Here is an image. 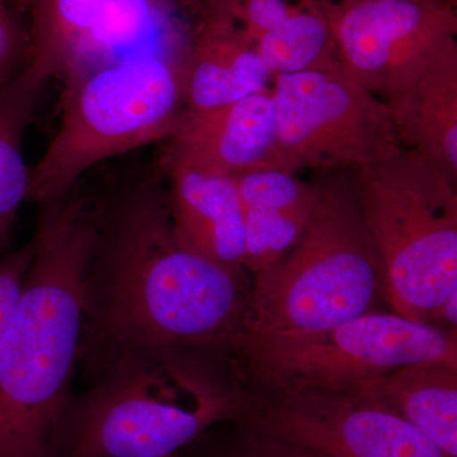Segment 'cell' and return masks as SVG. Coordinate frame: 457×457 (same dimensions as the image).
Instances as JSON below:
<instances>
[{
    "mask_svg": "<svg viewBox=\"0 0 457 457\" xmlns=\"http://www.w3.org/2000/svg\"><path fill=\"white\" fill-rule=\"evenodd\" d=\"M26 17L31 64L65 88L141 51L183 59L192 32L174 0H29Z\"/></svg>",
    "mask_w": 457,
    "mask_h": 457,
    "instance_id": "obj_9",
    "label": "cell"
},
{
    "mask_svg": "<svg viewBox=\"0 0 457 457\" xmlns=\"http://www.w3.org/2000/svg\"><path fill=\"white\" fill-rule=\"evenodd\" d=\"M203 3L204 7L230 18L255 42L290 16L300 0H203Z\"/></svg>",
    "mask_w": 457,
    "mask_h": 457,
    "instance_id": "obj_21",
    "label": "cell"
},
{
    "mask_svg": "<svg viewBox=\"0 0 457 457\" xmlns=\"http://www.w3.org/2000/svg\"><path fill=\"white\" fill-rule=\"evenodd\" d=\"M5 4H8L9 7L14 9V11L18 12V13L22 14L23 17H26L27 7H29V0H3Z\"/></svg>",
    "mask_w": 457,
    "mask_h": 457,
    "instance_id": "obj_24",
    "label": "cell"
},
{
    "mask_svg": "<svg viewBox=\"0 0 457 457\" xmlns=\"http://www.w3.org/2000/svg\"><path fill=\"white\" fill-rule=\"evenodd\" d=\"M177 243L186 251L233 270H245V228L233 177L162 165Z\"/></svg>",
    "mask_w": 457,
    "mask_h": 457,
    "instance_id": "obj_14",
    "label": "cell"
},
{
    "mask_svg": "<svg viewBox=\"0 0 457 457\" xmlns=\"http://www.w3.org/2000/svg\"><path fill=\"white\" fill-rule=\"evenodd\" d=\"M168 457H179V453H176V455H171V456H168Z\"/></svg>",
    "mask_w": 457,
    "mask_h": 457,
    "instance_id": "obj_26",
    "label": "cell"
},
{
    "mask_svg": "<svg viewBox=\"0 0 457 457\" xmlns=\"http://www.w3.org/2000/svg\"><path fill=\"white\" fill-rule=\"evenodd\" d=\"M162 180L153 171L97 207L79 354L93 374L129 352L224 350L245 335V270L179 246Z\"/></svg>",
    "mask_w": 457,
    "mask_h": 457,
    "instance_id": "obj_1",
    "label": "cell"
},
{
    "mask_svg": "<svg viewBox=\"0 0 457 457\" xmlns=\"http://www.w3.org/2000/svg\"><path fill=\"white\" fill-rule=\"evenodd\" d=\"M335 38L339 62L387 107L436 54L456 40V0L317 2Z\"/></svg>",
    "mask_w": 457,
    "mask_h": 457,
    "instance_id": "obj_10",
    "label": "cell"
},
{
    "mask_svg": "<svg viewBox=\"0 0 457 457\" xmlns=\"http://www.w3.org/2000/svg\"><path fill=\"white\" fill-rule=\"evenodd\" d=\"M276 144L275 99L269 90L212 110L183 111L161 164L236 177L275 170Z\"/></svg>",
    "mask_w": 457,
    "mask_h": 457,
    "instance_id": "obj_12",
    "label": "cell"
},
{
    "mask_svg": "<svg viewBox=\"0 0 457 457\" xmlns=\"http://www.w3.org/2000/svg\"><path fill=\"white\" fill-rule=\"evenodd\" d=\"M400 144L457 186V41L442 47L389 107Z\"/></svg>",
    "mask_w": 457,
    "mask_h": 457,
    "instance_id": "obj_16",
    "label": "cell"
},
{
    "mask_svg": "<svg viewBox=\"0 0 457 457\" xmlns=\"http://www.w3.org/2000/svg\"><path fill=\"white\" fill-rule=\"evenodd\" d=\"M275 170H354L402 146L392 111L342 65L275 75Z\"/></svg>",
    "mask_w": 457,
    "mask_h": 457,
    "instance_id": "obj_8",
    "label": "cell"
},
{
    "mask_svg": "<svg viewBox=\"0 0 457 457\" xmlns=\"http://www.w3.org/2000/svg\"><path fill=\"white\" fill-rule=\"evenodd\" d=\"M252 416L251 429L336 457H451L422 433L343 389L297 387Z\"/></svg>",
    "mask_w": 457,
    "mask_h": 457,
    "instance_id": "obj_11",
    "label": "cell"
},
{
    "mask_svg": "<svg viewBox=\"0 0 457 457\" xmlns=\"http://www.w3.org/2000/svg\"><path fill=\"white\" fill-rule=\"evenodd\" d=\"M42 209L35 254L0 341V457H57L82 347L97 207L73 188Z\"/></svg>",
    "mask_w": 457,
    "mask_h": 457,
    "instance_id": "obj_2",
    "label": "cell"
},
{
    "mask_svg": "<svg viewBox=\"0 0 457 457\" xmlns=\"http://www.w3.org/2000/svg\"><path fill=\"white\" fill-rule=\"evenodd\" d=\"M351 173L385 300L396 314L435 326L457 293V186L404 147Z\"/></svg>",
    "mask_w": 457,
    "mask_h": 457,
    "instance_id": "obj_6",
    "label": "cell"
},
{
    "mask_svg": "<svg viewBox=\"0 0 457 457\" xmlns=\"http://www.w3.org/2000/svg\"><path fill=\"white\" fill-rule=\"evenodd\" d=\"M180 57L141 51L95 69L65 88L62 121L31 168L29 201L45 206L90 168L167 140L186 110Z\"/></svg>",
    "mask_w": 457,
    "mask_h": 457,
    "instance_id": "obj_5",
    "label": "cell"
},
{
    "mask_svg": "<svg viewBox=\"0 0 457 457\" xmlns=\"http://www.w3.org/2000/svg\"><path fill=\"white\" fill-rule=\"evenodd\" d=\"M180 351L129 352L99 368L88 392L69 402L57 457H168L242 417L236 394Z\"/></svg>",
    "mask_w": 457,
    "mask_h": 457,
    "instance_id": "obj_3",
    "label": "cell"
},
{
    "mask_svg": "<svg viewBox=\"0 0 457 457\" xmlns=\"http://www.w3.org/2000/svg\"><path fill=\"white\" fill-rule=\"evenodd\" d=\"M273 390L338 389L417 363L457 368L456 329L396 312H369L339 326L299 336L243 335L236 347Z\"/></svg>",
    "mask_w": 457,
    "mask_h": 457,
    "instance_id": "obj_7",
    "label": "cell"
},
{
    "mask_svg": "<svg viewBox=\"0 0 457 457\" xmlns=\"http://www.w3.org/2000/svg\"><path fill=\"white\" fill-rule=\"evenodd\" d=\"M338 389L400 418L445 453L457 457L456 366L417 363Z\"/></svg>",
    "mask_w": 457,
    "mask_h": 457,
    "instance_id": "obj_17",
    "label": "cell"
},
{
    "mask_svg": "<svg viewBox=\"0 0 457 457\" xmlns=\"http://www.w3.org/2000/svg\"><path fill=\"white\" fill-rule=\"evenodd\" d=\"M255 47L273 77L341 65L329 23L315 0H300L290 16L255 41Z\"/></svg>",
    "mask_w": 457,
    "mask_h": 457,
    "instance_id": "obj_19",
    "label": "cell"
},
{
    "mask_svg": "<svg viewBox=\"0 0 457 457\" xmlns=\"http://www.w3.org/2000/svg\"><path fill=\"white\" fill-rule=\"evenodd\" d=\"M299 242L251 286L245 335L320 332L374 312L385 278L351 170H318Z\"/></svg>",
    "mask_w": 457,
    "mask_h": 457,
    "instance_id": "obj_4",
    "label": "cell"
},
{
    "mask_svg": "<svg viewBox=\"0 0 457 457\" xmlns=\"http://www.w3.org/2000/svg\"><path fill=\"white\" fill-rule=\"evenodd\" d=\"M35 249L36 240L32 237L25 245L0 257V341L20 299Z\"/></svg>",
    "mask_w": 457,
    "mask_h": 457,
    "instance_id": "obj_22",
    "label": "cell"
},
{
    "mask_svg": "<svg viewBox=\"0 0 457 457\" xmlns=\"http://www.w3.org/2000/svg\"><path fill=\"white\" fill-rule=\"evenodd\" d=\"M221 457H336L251 429L237 446Z\"/></svg>",
    "mask_w": 457,
    "mask_h": 457,
    "instance_id": "obj_23",
    "label": "cell"
},
{
    "mask_svg": "<svg viewBox=\"0 0 457 457\" xmlns=\"http://www.w3.org/2000/svg\"><path fill=\"white\" fill-rule=\"evenodd\" d=\"M183 104L206 111L272 88L273 75L254 40L230 18L204 7L182 62Z\"/></svg>",
    "mask_w": 457,
    "mask_h": 457,
    "instance_id": "obj_13",
    "label": "cell"
},
{
    "mask_svg": "<svg viewBox=\"0 0 457 457\" xmlns=\"http://www.w3.org/2000/svg\"><path fill=\"white\" fill-rule=\"evenodd\" d=\"M50 80L32 64L0 96V252L11 242L18 212L29 201L31 168L25 158V137Z\"/></svg>",
    "mask_w": 457,
    "mask_h": 457,
    "instance_id": "obj_18",
    "label": "cell"
},
{
    "mask_svg": "<svg viewBox=\"0 0 457 457\" xmlns=\"http://www.w3.org/2000/svg\"><path fill=\"white\" fill-rule=\"evenodd\" d=\"M315 2H329V0H315Z\"/></svg>",
    "mask_w": 457,
    "mask_h": 457,
    "instance_id": "obj_25",
    "label": "cell"
},
{
    "mask_svg": "<svg viewBox=\"0 0 457 457\" xmlns=\"http://www.w3.org/2000/svg\"><path fill=\"white\" fill-rule=\"evenodd\" d=\"M233 179L245 228L243 267L257 275L299 242L311 220L315 192L312 182L272 168L245 171Z\"/></svg>",
    "mask_w": 457,
    "mask_h": 457,
    "instance_id": "obj_15",
    "label": "cell"
},
{
    "mask_svg": "<svg viewBox=\"0 0 457 457\" xmlns=\"http://www.w3.org/2000/svg\"><path fill=\"white\" fill-rule=\"evenodd\" d=\"M31 62L32 45L27 21L0 0V96L26 73Z\"/></svg>",
    "mask_w": 457,
    "mask_h": 457,
    "instance_id": "obj_20",
    "label": "cell"
}]
</instances>
